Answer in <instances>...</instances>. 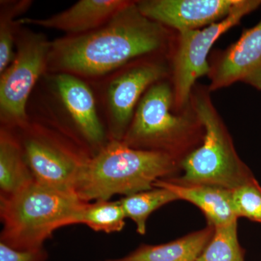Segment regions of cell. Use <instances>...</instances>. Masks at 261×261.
Returning <instances> with one entry per match:
<instances>
[{"instance_id":"cell-18","label":"cell","mask_w":261,"mask_h":261,"mask_svg":"<svg viewBox=\"0 0 261 261\" xmlns=\"http://www.w3.org/2000/svg\"><path fill=\"white\" fill-rule=\"evenodd\" d=\"M126 219L119 200H97L86 204L77 220V224L87 225L95 231L119 232L126 224Z\"/></svg>"},{"instance_id":"cell-1","label":"cell","mask_w":261,"mask_h":261,"mask_svg":"<svg viewBox=\"0 0 261 261\" xmlns=\"http://www.w3.org/2000/svg\"><path fill=\"white\" fill-rule=\"evenodd\" d=\"M175 34L130 1L102 27L51 42L47 68L80 78L102 76L144 57L169 55Z\"/></svg>"},{"instance_id":"cell-23","label":"cell","mask_w":261,"mask_h":261,"mask_svg":"<svg viewBox=\"0 0 261 261\" xmlns=\"http://www.w3.org/2000/svg\"><path fill=\"white\" fill-rule=\"evenodd\" d=\"M104 261H111V260H104Z\"/></svg>"},{"instance_id":"cell-22","label":"cell","mask_w":261,"mask_h":261,"mask_svg":"<svg viewBox=\"0 0 261 261\" xmlns=\"http://www.w3.org/2000/svg\"><path fill=\"white\" fill-rule=\"evenodd\" d=\"M49 255L45 249L18 250L0 242V261H47Z\"/></svg>"},{"instance_id":"cell-17","label":"cell","mask_w":261,"mask_h":261,"mask_svg":"<svg viewBox=\"0 0 261 261\" xmlns=\"http://www.w3.org/2000/svg\"><path fill=\"white\" fill-rule=\"evenodd\" d=\"M176 200L179 199L171 190L164 187H154L147 191L125 196L119 201L127 219L135 223L137 233L144 235L149 216L162 206Z\"/></svg>"},{"instance_id":"cell-8","label":"cell","mask_w":261,"mask_h":261,"mask_svg":"<svg viewBox=\"0 0 261 261\" xmlns=\"http://www.w3.org/2000/svg\"><path fill=\"white\" fill-rule=\"evenodd\" d=\"M20 27L15 38L14 58L0 78L2 126L13 130L21 129L29 121V97L48 68L51 47V42L44 34L20 30Z\"/></svg>"},{"instance_id":"cell-3","label":"cell","mask_w":261,"mask_h":261,"mask_svg":"<svg viewBox=\"0 0 261 261\" xmlns=\"http://www.w3.org/2000/svg\"><path fill=\"white\" fill-rule=\"evenodd\" d=\"M87 203L73 192L34 180L16 193L0 197V242L18 250L44 248L56 230L77 224Z\"/></svg>"},{"instance_id":"cell-11","label":"cell","mask_w":261,"mask_h":261,"mask_svg":"<svg viewBox=\"0 0 261 261\" xmlns=\"http://www.w3.org/2000/svg\"><path fill=\"white\" fill-rule=\"evenodd\" d=\"M239 0H140L137 8L147 18L176 33L200 30L231 13Z\"/></svg>"},{"instance_id":"cell-6","label":"cell","mask_w":261,"mask_h":261,"mask_svg":"<svg viewBox=\"0 0 261 261\" xmlns=\"http://www.w3.org/2000/svg\"><path fill=\"white\" fill-rule=\"evenodd\" d=\"M15 132L34 179L73 192L77 178L94 154L79 135L63 127L30 121Z\"/></svg>"},{"instance_id":"cell-20","label":"cell","mask_w":261,"mask_h":261,"mask_svg":"<svg viewBox=\"0 0 261 261\" xmlns=\"http://www.w3.org/2000/svg\"><path fill=\"white\" fill-rule=\"evenodd\" d=\"M245 251L239 243L238 220L214 226L212 238L196 261H245Z\"/></svg>"},{"instance_id":"cell-19","label":"cell","mask_w":261,"mask_h":261,"mask_svg":"<svg viewBox=\"0 0 261 261\" xmlns=\"http://www.w3.org/2000/svg\"><path fill=\"white\" fill-rule=\"evenodd\" d=\"M2 3V2H1ZM30 0L7 1L1 3L0 13V75L9 66L15 57L13 46L20 25L18 17L32 5Z\"/></svg>"},{"instance_id":"cell-21","label":"cell","mask_w":261,"mask_h":261,"mask_svg":"<svg viewBox=\"0 0 261 261\" xmlns=\"http://www.w3.org/2000/svg\"><path fill=\"white\" fill-rule=\"evenodd\" d=\"M233 214L261 224V187L255 177L231 190Z\"/></svg>"},{"instance_id":"cell-2","label":"cell","mask_w":261,"mask_h":261,"mask_svg":"<svg viewBox=\"0 0 261 261\" xmlns=\"http://www.w3.org/2000/svg\"><path fill=\"white\" fill-rule=\"evenodd\" d=\"M180 163L169 154L132 148L122 141L108 140L89 160L73 191L86 202L147 191L154 188L158 180L179 175Z\"/></svg>"},{"instance_id":"cell-10","label":"cell","mask_w":261,"mask_h":261,"mask_svg":"<svg viewBox=\"0 0 261 261\" xmlns=\"http://www.w3.org/2000/svg\"><path fill=\"white\" fill-rule=\"evenodd\" d=\"M211 92L237 82L261 91V20L245 29L241 36L223 50L215 51L209 58Z\"/></svg>"},{"instance_id":"cell-4","label":"cell","mask_w":261,"mask_h":261,"mask_svg":"<svg viewBox=\"0 0 261 261\" xmlns=\"http://www.w3.org/2000/svg\"><path fill=\"white\" fill-rule=\"evenodd\" d=\"M208 87L196 84L191 105L205 130L203 140L181 161V172L166 180L185 186H214L232 190L254 178L237 152Z\"/></svg>"},{"instance_id":"cell-14","label":"cell","mask_w":261,"mask_h":261,"mask_svg":"<svg viewBox=\"0 0 261 261\" xmlns=\"http://www.w3.org/2000/svg\"><path fill=\"white\" fill-rule=\"evenodd\" d=\"M154 187H164L173 192L180 200L197 206L214 226L232 222L238 218L233 214L231 190L214 186H185L166 179L158 180Z\"/></svg>"},{"instance_id":"cell-15","label":"cell","mask_w":261,"mask_h":261,"mask_svg":"<svg viewBox=\"0 0 261 261\" xmlns=\"http://www.w3.org/2000/svg\"><path fill=\"white\" fill-rule=\"evenodd\" d=\"M214 226L194 231L170 243L142 245L126 256L111 261H196L212 238Z\"/></svg>"},{"instance_id":"cell-5","label":"cell","mask_w":261,"mask_h":261,"mask_svg":"<svg viewBox=\"0 0 261 261\" xmlns=\"http://www.w3.org/2000/svg\"><path fill=\"white\" fill-rule=\"evenodd\" d=\"M205 130L191 106L174 108L169 79L151 86L141 99L122 142L132 148L163 152L180 162L197 148Z\"/></svg>"},{"instance_id":"cell-13","label":"cell","mask_w":261,"mask_h":261,"mask_svg":"<svg viewBox=\"0 0 261 261\" xmlns=\"http://www.w3.org/2000/svg\"><path fill=\"white\" fill-rule=\"evenodd\" d=\"M127 0H81L68 9L47 18H19L20 25H39L56 29L67 36L82 35L107 23L120 10L129 4Z\"/></svg>"},{"instance_id":"cell-16","label":"cell","mask_w":261,"mask_h":261,"mask_svg":"<svg viewBox=\"0 0 261 261\" xmlns=\"http://www.w3.org/2000/svg\"><path fill=\"white\" fill-rule=\"evenodd\" d=\"M34 180L16 132L1 126L0 197L16 193Z\"/></svg>"},{"instance_id":"cell-7","label":"cell","mask_w":261,"mask_h":261,"mask_svg":"<svg viewBox=\"0 0 261 261\" xmlns=\"http://www.w3.org/2000/svg\"><path fill=\"white\" fill-rule=\"evenodd\" d=\"M260 5L261 0H239L231 13L224 20L200 30L176 33L168 60L169 80L176 111H185L191 106L192 90L197 81L208 75V57L214 43Z\"/></svg>"},{"instance_id":"cell-12","label":"cell","mask_w":261,"mask_h":261,"mask_svg":"<svg viewBox=\"0 0 261 261\" xmlns=\"http://www.w3.org/2000/svg\"><path fill=\"white\" fill-rule=\"evenodd\" d=\"M54 84L75 133L95 154L107 143L108 137L98 116L93 92L80 77L70 73H56Z\"/></svg>"},{"instance_id":"cell-9","label":"cell","mask_w":261,"mask_h":261,"mask_svg":"<svg viewBox=\"0 0 261 261\" xmlns=\"http://www.w3.org/2000/svg\"><path fill=\"white\" fill-rule=\"evenodd\" d=\"M169 77L168 55L144 57L116 70L106 88L108 140H123L147 89Z\"/></svg>"}]
</instances>
